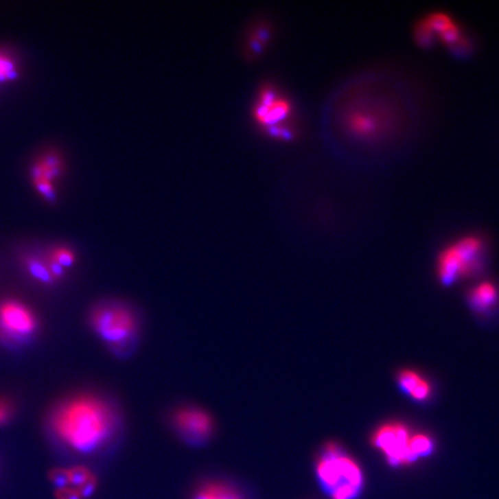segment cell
I'll use <instances>...</instances> for the list:
<instances>
[{"instance_id":"1","label":"cell","mask_w":499,"mask_h":499,"mask_svg":"<svg viewBox=\"0 0 499 499\" xmlns=\"http://www.w3.org/2000/svg\"><path fill=\"white\" fill-rule=\"evenodd\" d=\"M118 428L113 406L94 394L59 401L47 416V430L58 444L77 454H91L109 444Z\"/></svg>"},{"instance_id":"2","label":"cell","mask_w":499,"mask_h":499,"mask_svg":"<svg viewBox=\"0 0 499 499\" xmlns=\"http://www.w3.org/2000/svg\"><path fill=\"white\" fill-rule=\"evenodd\" d=\"M316 474L332 499H356L364 483L361 466L336 443H328L323 448Z\"/></svg>"},{"instance_id":"3","label":"cell","mask_w":499,"mask_h":499,"mask_svg":"<svg viewBox=\"0 0 499 499\" xmlns=\"http://www.w3.org/2000/svg\"><path fill=\"white\" fill-rule=\"evenodd\" d=\"M89 325L95 336L116 351L128 350L138 336V317L130 306L121 302L109 301L94 306Z\"/></svg>"},{"instance_id":"4","label":"cell","mask_w":499,"mask_h":499,"mask_svg":"<svg viewBox=\"0 0 499 499\" xmlns=\"http://www.w3.org/2000/svg\"><path fill=\"white\" fill-rule=\"evenodd\" d=\"M485 245L478 237H465L445 248L438 257L437 275L445 287L480 272Z\"/></svg>"},{"instance_id":"5","label":"cell","mask_w":499,"mask_h":499,"mask_svg":"<svg viewBox=\"0 0 499 499\" xmlns=\"http://www.w3.org/2000/svg\"><path fill=\"white\" fill-rule=\"evenodd\" d=\"M40 329V317L30 304L14 297L0 299V345L26 346L36 339Z\"/></svg>"},{"instance_id":"6","label":"cell","mask_w":499,"mask_h":499,"mask_svg":"<svg viewBox=\"0 0 499 499\" xmlns=\"http://www.w3.org/2000/svg\"><path fill=\"white\" fill-rule=\"evenodd\" d=\"M413 432L406 424L390 422L377 428L371 443L391 466H408L417 461L412 451Z\"/></svg>"},{"instance_id":"7","label":"cell","mask_w":499,"mask_h":499,"mask_svg":"<svg viewBox=\"0 0 499 499\" xmlns=\"http://www.w3.org/2000/svg\"><path fill=\"white\" fill-rule=\"evenodd\" d=\"M174 426L177 434L191 444H201L214 431L211 416L199 407H184L175 413Z\"/></svg>"},{"instance_id":"8","label":"cell","mask_w":499,"mask_h":499,"mask_svg":"<svg viewBox=\"0 0 499 499\" xmlns=\"http://www.w3.org/2000/svg\"><path fill=\"white\" fill-rule=\"evenodd\" d=\"M64 162L58 153L45 152L34 162L30 176L37 194L47 201L56 199L55 183L62 175Z\"/></svg>"},{"instance_id":"9","label":"cell","mask_w":499,"mask_h":499,"mask_svg":"<svg viewBox=\"0 0 499 499\" xmlns=\"http://www.w3.org/2000/svg\"><path fill=\"white\" fill-rule=\"evenodd\" d=\"M49 480L56 489L71 487L80 491L82 498H91L97 488V478L87 467L72 466L69 468H55L49 473Z\"/></svg>"},{"instance_id":"10","label":"cell","mask_w":499,"mask_h":499,"mask_svg":"<svg viewBox=\"0 0 499 499\" xmlns=\"http://www.w3.org/2000/svg\"><path fill=\"white\" fill-rule=\"evenodd\" d=\"M289 113L290 106L287 100L280 97L270 88L262 91L258 106L255 110V118L260 124L272 126L286 119Z\"/></svg>"},{"instance_id":"11","label":"cell","mask_w":499,"mask_h":499,"mask_svg":"<svg viewBox=\"0 0 499 499\" xmlns=\"http://www.w3.org/2000/svg\"><path fill=\"white\" fill-rule=\"evenodd\" d=\"M23 267L27 275L42 286H55L66 277V270L51 262L47 255H28L23 259Z\"/></svg>"},{"instance_id":"12","label":"cell","mask_w":499,"mask_h":499,"mask_svg":"<svg viewBox=\"0 0 499 499\" xmlns=\"http://www.w3.org/2000/svg\"><path fill=\"white\" fill-rule=\"evenodd\" d=\"M397 386L401 392L412 400L423 404L432 395V386L428 379L421 373L410 369H406L397 373Z\"/></svg>"},{"instance_id":"13","label":"cell","mask_w":499,"mask_h":499,"mask_svg":"<svg viewBox=\"0 0 499 499\" xmlns=\"http://www.w3.org/2000/svg\"><path fill=\"white\" fill-rule=\"evenodd\" d=\"M467 302L475 314H491L499 305L498 287L489 281L481 282L470 289Z\"/></svg>"},{"instance_id":"14","label":"cell","mask_w":499,"mask_h":499,"mask_svg":"<svg viewBox=\"0 0 499 499\" xmlns=\"http://www.w3.org/2000/svg\"><path fill=\"white\" fill-rule=\"evenodd\" d=\"M194 499H243L241 492L224 481H208L198 487Z\"/></svg>"},{"instance_id":"15","label":"cell","mask_w":499,"mask_h":499,"mask_svg":"<svg viewBox=\"0 0 499 499\" xmlns=\"http://www.w3.org/2000/svg\"><path fill=\"white\" fill-rule=\"evenodd\" d=\"M348 124L355 135H361V137H368L377 131V121H375L373 117L369 116L368 113L353 115L348 121Z\"/></svg>"},{"instance_id":"16","label":"cell","mask_w":499,"mask_h":499,"mask_svg":"<svg viewBox=\"0 0 499 499\" xmlns=\"http://www.w3.org/2000/svg\"><path fill=\"white\" fill-rule=\"evenodd\" d=\"M412 451L416 460L430 456L434 451V438L423 432L413 434Z\"/></svg>"},{"instance_id":"17","label":"cell","mask_w":499,"mask_h":499,"mask_svg":"<svg viewBox=\"0 0 499 499\" xmlns=\"http://www.w3.org/2000/svg\"><path fill=\"white\" fill-rule=\"evenodd\" d=\"M47 255V258L50 259L54 263L57 264L58 266L62 267V270H65L66 272L69 268H72L76 262H77L76 252L72 248H67V246H55L49 251Z\"/></svg>"},{"instance_id":"18","label":"cell","mask_w":499,"mask_h":499,"mask_svg":"<svg viewBox=\"0 0 499 499\" xmlns=\"http://www.w3.org/2000/svg\"><path fill=\"white\" fill-rule=\"evenodd\" d=\"M18 76V66L14 59L8 52L0 51V84L14 80Z\"/></svg>"},{"instance_id":"19","label":"cell","mask_w":499,"mask_h":499,"mask_svg":"<svg viewBox=\"0 0 499 499\" xmlns=\"http://www.w3.org/2000/svg\"><path fill=\"white\" fill-rule=\"evenodd\" d=\"M15 407L10 397H0V428L10 424L14 417Z\"/></svg>"},{"instance_id":"20","label":"cell","mask_w":499,"mask_h":499,"mask_svg":"<svg viewBox=\"0 0 499 499\" xmlns=\"http://www.w3.org/2000/svg\"><path fill=\"white\" fill-rule=\"evenodd\" d=\"M55 496L56 499H84L78 489L71 487L56 489Z\"/></svg>"}]
</instances>
